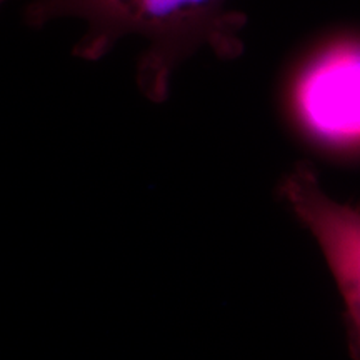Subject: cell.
I'll list each match as a JSON object with an SVG mask.
<instances>
[{"label":"cell","mask_w":360,"mask_h":360,"mask_svg":"<svg viewBox=\"0 0 360 360\" xmlns=\"http://www.w3.org/2000/svg\"><path fill=\"white\" fill-rule=\"evenodd\" d=\"M232 0H30L24 22L30 29L74 17L85 32L74 45L77 58L101 60L124 37L137 35L146 49L137 62V85L150 102L169 97L174 72L209 49L222 60L244 53L247 15Z\"/></svg>","instance_id":"1"},{"label":"cell","mask_w":360,"mask_h":360,"mask_svg":"<svg viewBox=\"0 0 360 360\" xmlns=\"http://www.w3.org/2000/svg\"><path fill=\"white\" fill-rule=\"evenodd\" d=\"M290 127L319 155L360 162V39H339L305 56L282 94Z\"/></svg>","instance_id":"2"},{"label":"cell","mask_w":360,"mask_h":360,"mask_svg":"<svg viewBox=\"0 0 360 360\" xmlns=\"http://www.w3.org/2000/svg\"><path fill=\"white\" fill-rule=\"evenodd\" d=\"M278 195L322 249L344 300L350 357L360 360V209L328 197L307 164L281 180Z\"/></svg>","instance_id":"3"}]
</instances>
